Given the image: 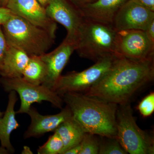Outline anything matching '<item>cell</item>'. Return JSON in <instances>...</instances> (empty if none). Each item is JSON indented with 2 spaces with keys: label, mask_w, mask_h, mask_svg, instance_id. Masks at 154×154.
Segmentation results:
<instances>
[{
  "label": "cell",
  "mask_w": 154,
  "mask_h": 154,
  "mask_svg": "<svg viewBox=\"0 0 154 154\" xmlns=\"http://www.w3.org/2000/svg\"><path fill=\"white\" fill-rule=\"evenodd\" d=\"M154 79V59L135 60L119 56L109 71L84 94L122 105Z\"/></svg>",
  "instance_id": "1"
},
{
  "label": "cell",
  "mask_w": 154,
  "mask_h": 154,
  "mask_svg": "<svg viewBox=\"0 0 154 154\" xmlns=\"http://www.w3.org/2000/svg\"><path fill=\"white\" fill-rule=\"evenodd\" d=\"M62 98L72 117L86 133L101 137L116 138L118 105L84 93H67Z\"/></svg>",
  "instance_id": "2"
},
{
  "label": "cell",
  "mask_w": 154,
  "mask_h": 154,
  "mask_svg": "<svg viewBox=\"0 0 154 154\" xmlns=\"http://www.w3.org/2000/svg\"><path fill=\"white\" fill-rule=\"evenodd\" d=\"M118 32L111 24L85 19L75 44L80 57L94 63L118 53Z\"/></svg>",
  "instance_id": "3"
},
{
  "label": "cell",
  "mask_w": 154,
  "mask_h": 154,
  "mask_svg": "<svg viewBox=\"0 0 154 154\" xmlns=\"http://www.w3.org/2000/svg\"><path fill=\"white\" fill-rule=\"evenodd\" d=\"M2 28L8 45L29 56L46 53L55 42L46 30L14 14Z\"/></svg>",
  "instance_id": "4"
},
{
  "label": "cell",
  "mask_w": 154,
  "mask_h": 154,
  "mask_svg": "<svg viewBox=\"0 0 154 154\" xmlns=\"http://www.w3.org/2000/svg\"><path fill=\"white\" fill-rule=\"evenodd\" d=\"M116 122V138L128 154H154V137L137 125L130 102L118 105Z\"/></svg>",
  "instance_id": "5"
},
{
  "label": "cell",
  "mask_w": 154,
  "mask_h": 154,
  "mask_svg": "<svg viewBox=\"0 0 154 154\" xmlns=\"http://www.w3.org/2000/svg\"><path fill=\"white\" fill-rule=\"evenodd\" d=\"M119 56L104 58L81 72L72 71L61 75L53 91L61 97L70 92L85 93L109 71Z\"/></svg>",
  "instance_id": "6"
},
{
  "label": "cell",
  "mask_w": 154,
  "mask_h": 154,
  "mask_svg": "<svg viewBox=\"0 0 154 154\" xmlns=\"http://www.w3.org/2000/svg\"><path fill=\"white\" fill-rule=\"evenodd\" d=\"M0 85L5 92L14 91L19 95L21 104L19 110L16 111L17 114L27 113L33 103H40L43 101L50 102L56 108H63V99L54 91L42 85L30 84L22 77H1Z\"/></svg>",
  "instance_id": "7"
},
{
  "label": "cell",
  "mask_w": 154,
  "mask_h": 154,
  "mask_svg": "<svg viewBox=\"0 0 154 154\" xmlns=\"http://www.w3.org/2000/svg\"><path fill=\"white\" fill-rule=\"evenodd\" d=\"M50 17L66 30V38L75 45L85 20L80 10L69 0H51L45 8Z\"/></svg>",
  "instance_id": "8"
},
{
  "label": "cell",
  "mask_w": 154,
  "mask_h": 154,
  "mask_svg": "<svg viewBox=\"0 0 154 154\" xmlns=\"http://www.w3.org/2000/svg\"><path fill=\"white\" fill-rule=\"evenodd\" d=\"M118 32L119 55L135 60L154 59V44L148 38L145 31L131 30Z\"/></svg>",
  "instance_id": "9"
},
{
  "label": "cell",
  "mask_w": 154,
  "mask_h": 154,
  "mask_svg": "<svg viewBox=\"0 0 154 154\" xmlns=\"http://www.w3.org/2000/svg\"><path fill=\"white\" fill-rule=\"evenodd\" d=\"M154 21V11L136 0H128L119 10L112 25L117 31L139 30L145 31Z\"/></svg>",
  "instance_id": "10"
},
{
  "label": "cell",
  "mask_w": 154,
  "mask_h": 154,
  "mask_svg": "<svg viewBox=\"0 0 154 154\" xmlns=\"http://www.w3.org/2000/svg\"><path fill=\"white\" fill-rule=\"evenodd\" d=\"M6 7L15 15L46 30L56 38L57 23L48 17L45 8L37 0H9Z\"/></svg>",
  "instance_id": "11"
},
{
  "label": "cell",
  "mask_w": 154,
  "mask_h": 154,
  "mask_svg": "<svg viewBox=\"0 0 154 154\" xmlns=\"http://www.w3.org/2000/svg\"><path fill=\"white\" fill-rule=\"evenodd\" d=\"M75 49V45L65 38L55 49L40 55L47 69V76L42 85L53 91Z\"/></svg>",
  "instance_id": "12"
},
{
  "label": "cell",
  "mask_w": 154,
  "mask_h": 154,
  "mask_svg": "<svg viewBox=\"0 0 154 154\" xmlns=\"http://www.w3.org/2000/svg\"><path fill=\"white\" fill-rule=\"evenodd\" d=\"M61 110L57 114L44 115L31 106L27 113L30 117L31 122L24 133V139L38 138L47 133L54 132L61 123L72 116L71 111L67 106Z\"/></svg>",
  "instance_id": "13"
},
{
  "label": "cell",
  "mask_w": 154,
  "mask_h": 154,
  "mask_svg": "<svg viewBox=\"0 0 154 154\" xmlns=\"http://www.w3.org/2000/svg\"><path fill=\"white\" fill-rule=\"evenodd\" d=\"M128 0H97L79 9L85 19L112 25L116 13Z\"/></svg>",
  "instance_id": "14"
},
{
  "label": "cell",
  "mask_w": 154,
  "mask_h": 154,
  "mask_svg": "<svg viewBox=\"0 0 154 154\" xmlns=\"http://www.w3.org/2000/svg\"><path fill=\"white\" fill-rule=\"evenodd\" d=\"M7 108L0 117V142L1 146L5 148L9 154H13L15 150L11 144V136L14 131L19 128L20 125L16 119L17 114L15 106L18 99L15 91L9 92Z\"/></svg>",
  "instance_id": "15"
},
{
  "label": "cell",
  "mask_w": 154,
  "mask_h": 154,
  "mask_svg": "<svg viewBox=\"0 0 154 154\" xmlns=\"http://www.w3.org/2000/svg\"><path fill=\"white\" fill-rule=\"evenodd\" d=\"M29 57L30 56L23 51L8 45L2 65L0 68L1 77H22L23 71L29 61Z\"/></svg>",
  "instance_id": "16"
},
{
  "label": "cell",
  "mask_w": 154,
  "mask_h": 154,
  "mask_svg": "<svg viewBox=\"0 0 154 154\" xmlns=\"http://www.w3.org/2000/svg\"><path fill=\"white\" fill-rule=\"evenodd\" d=\"M54 131L60 136L63 143L62 154L72 147L81 143L86 133L72 116L61 123Z\"/></svg>",
  "instance_id": "17"
},
{
  "label": "cell",
  "mask_w": 154,
  "mask_h": 154,
  "mask_svg": "<svg viewBox=\"0 0 154 154\" xmlns=\"http://www.w3.org/2000/svg\"><path fill=\"white\" fill-rule=\"evenodd\" d=\"M47 75V69L40 56H30L22 78L26 82L35 85H42Z\"/></svg>",
  "instance_id": "18"
},
{
  "label": "cell",
  "mask_w": 154,
  "mask_h": 154,
  "mask_svg": "<svg viewBox=\"0 0 154 154\" xmlns=\"http://www.w3.org/2000/svg\"><path fill=\"white\" fill-rule=\"evenodd\" d=\"M47 141L37 149L38 154H62L64 145L58 134L54 131Z\"/></svg>",
  "instance_id": "19"
},
{
  "label": "cell",
  "mask_w": 154,
  "mask_h": 154,
  "mask_svg": "<svg viewBox=\"0 0 154 154\" xmlns=\"http://www.w3.org/2000/svg\"><path fill=\"white\" fill-rule=\"evenodd\" d=\"M104 137L100 140L99 154H128L116 138Z\"/></svg>",
  "instance_id": "20"
},
{
  "label": "cell",
  "mask_w": 154,
  "mask_h": 154,
  "mask_svg": "<svg viewBox=\"0 0 154 154\" xmlns=\"http://www.w3.org/2000/svg\"><path fill=\"white\" fill-rule=\"evenodd\" d=\"M96 135L86 133L82 142L79 154H99L100 140Z\"/></svg>",
  "instance_id": "21"
},
{
  "label": "cell",
  "mask_w": 154,
  "mask_h": 154,
  "mask_svg": "<svg viewBox=\"0 0 154 154\" xmlns=\"http://www.w3.org/2000/svg\"><path fill=\"white\" fill-rule=\"evenodd\" d=\"M137 109L143 117H148L154 111V93L152 92L142 100L138 105Z\"/></svg>",
  "instance_id": "22"
},
{
  "label": "cell",
  "mask_w": 154,
  "mask_h": 154,
  "mask_svg": "<svg viewBox=\"0 0 154 154\" xmlns=\"http://www.w3.org/2000/svg\"><path fill=\"white\" fill-rule=\"evenodd\" d=\"M8 46V45L3 32L2 26H0V68L2 65Z\"/></svg>",
  "instance_id": "23"
},
{
  "label": "cell",
  "mask_w": 154,
  "mask_h": 154,
  "mask_svg": "<svg viewBox=\"0 0 154 154\" xmlns=\"http://www.w3.org/2000/svg\"><path fill=\"white\" fill-rule=\"evenodd\" d=\"M13 14V12L7 7H0V26H2Z\"/></svg>",
  "instance_id": "24"
},
{
  "label": "cell",
  "mask_w": 154,
  "mask_h": 154,
  "mask_svg": "<svg viewBox=\"0 0 154 154\" xmlns=\"http://www.w3.org/2000/svg\"><path fill=\"white\" fill-rule=\"evenodd\" d=\"M97 0H69L70 2L76 7L80 9L82 7L96 2Z\"/></svg>",
  "instance_id": "25"
},
{
  "label": "cell",
  "mask_w": 154,
  "mask_h": 154,
  "mask_svg": "<svg viewBox=\"0 0 154 154\" xmlns=\"http://www.w3.org/2000/svg\"><path fill=\"white\" fill-rule=\"evenodd\" d=\"M145 31L150 41L154 44V21L150 24Z\"/></svg>",
  "instance_id": "26"
},
{
  "label": "cell",
  "mask_w": 154,
  "mask_h": 154,
  "mask_svg": "<svg viewBox=\"0 0 154 154\" xmlns=\"http://www.w3.org/2000/svg\"><path fill=\"white\" fill-rule=\"evenodd\" d=\"M82 149V144L81 143L77 145L72 147L64 152L63 154H79Z\"/></svg>",
  "instance_id": "27"
},
{
  "label": "cell",
  "mask_w": 154,
  "mask_h": 154,
  "mask_svg": "<svg viewBox=\"0 0 154 154\" xmlns=\"http://www.w3.org/2000/svg\"><path fill=\"white\" fill-rule=\"evenodd\" d=\"M142 5L154 11V0H136Z\"/></svg>",
  "instance_id": "28"
},
{
  "label": "cell",
  "mask_w": 154,
  "mask_h": 154,
  "mask_svg": "<svg viewBox=\"0 0 154 154\" xmlns=\"http://www.w3.org/2000/svg\"><path fill=\"white\" fill-rule=\"evenodd\" d=\"M22 154H33V152L31 150L30 148L27 146H25L24 147L23 150L22 152Z\"/></svg>",
  "instance_id": "29"
},
{
  "label": "cell",
  "mask_w": 154,
  "mask_h": 154,
  "mask_svg": "<svg viewBox=\"0 0 154 154\" xmlns=\"http://www.w3.org/2000/svg\"><path fill=\"white\" fill-rule=\"evenodd\" d=\"M37 1L41 4L45 8L51 0H37Z\"/></svg>",
  "instance_id": "30"
},
{
  "label": "cell",
  "mask_w": 154,
  "mask_h": 154,
  "mask_svg": "<svg viewBox=\"0 0 154 154\" xmlns=\"http://www.w3.org/2000/svg\"><path fill=\"white\" fill-rule=\"evenodd\" d=\"M9 0H0V7H6Z\"/></svg>",
  "instance_id": "31"
},
{
  "label": "cell",
  "mask_w": 154,
  "mask_h": 154,
  "mask_svg": "<svg viewBox=\"0 0 154 154\" xmlns=\"http://www.w3.org/2000/svg\"><path fill=\"white\" fill-rule=\"evenodd\" d=\"M9 154L8 151L5 148L1 146V147H0V154Z\"/></svg>",
  "instance_id": "32"
},
{
  "label": "cell",
  "mask_w": 154,
  "mask_h": 154,
  "mask_svg": "<svg viewBox=\"0 0 154 154\" xmlns=\"http://www.w3.org/2000/svg\"><path fill=\"white\" fill-rule=\"evenodd\" d=\"M4 112H2V111H0V117H2V116L4 114Z\"/></svg>",
  "instance_id": "33"
}]
</instances>
